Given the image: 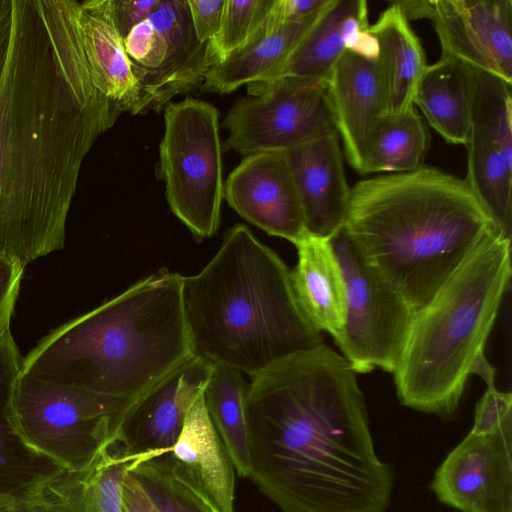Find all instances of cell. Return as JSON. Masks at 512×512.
Here are the masks:
<instances>
[{
	"label": "cell",
	"mask_w": 512,
	"mask_h": 512,
	"mask_svg": "<svg viewBox=\"0 0 512 512\" xmlns=\"http://www.w3.org/2000/svg\"><path fill=\"white\" fill-rule=\"evenodd\" d=\"M183 276L162 268L45 336L22 372L97 394L137 397L193 355Z\"/></svg>",
	"instance_id": "obj_5"
},
{
	"label": "cell",
	"mask_w": 512,
	"mask_h": 512,
	"mask_svg": "<svg viewBox=\"0 0 512 512\" xmlns=\"http://www.w3.org/2000/svg\"><path fill=\"white\" fill-rule=\"evenodd\" d=\"M78 25L95 87L121 114L133 115L144 71L125 51L123 38L112 18L110 0L79 1Z\"/></svg>",
	"instance_id": "obj_21"
},
{
	"label": "cell",
	"mask_w": 512,
	"mask_h": 512,
	"mask_svg": "<svg viewBox=\"0 0 512 512\" xmlns=\"http://www.w3.org/2000/svg\"><path fill=\"white\" fill-rule=\"evenodd\" d=\"M7 512H28V510L24 507L22 503H17L12 508H10Z\"/></svg>",
	"instance_id": "obj_42"
},
{
	"label": "cell",
	"mask_w": 512,
	"mask_h": 512,
	"mask_svg": "<svg viewBox=\"0 0 512 512\" xmlns=\"http://www.w3.org/2000/svg\"><path fill=\"white\" fill-rule=\"evenodd\" d=\"M330 240L347 287L345 324L334 341L357 374L393 373L415 311L364 262L343 228Z\"/></svg>",
	"instance_id": "obj_10"
},
{
	"label": "cell",
	"mask_w": 512,
	"mask_h": 512,
	"mask_svg": "<svg viewBox=\"0 0 512 512\" xmlns=\"http://www.w3.org/2000/svg\"><path fill=\"white\" fill-rule=\"evenodd\" d=\"M224 199L250 224L294 245L309 232L284 152L243 157L224 184Z\"/></svg>",
	"instance_id": "obj_13"
},
{
	"label": "cell",
	"mask_w": 512,
	"mask_h": 512,
	"mask_svg": "<svg viewBox=\"0 0 512 512\" xmlns=\"http://www.w3.org/2000/svg\"><path fill=\"white\" fill-rule=\"evenodd\" d=\"M413 104L447 142L464 145L469 132L466 63L441 56L427 65L416 84Z\"/></svg>",
	"instance_id": "obj_26"
},
{
	"label": "cell",
	"mask_w": 512,
	"mask_h": 512,
	"mask_svg": "<svg viewBox=\"0 0 512 512\" xmlns=\"http://www.w3.org/2000/svg\"><path fill=\"white\" fill-rule=\"evenodd\" d=\"M187 4L197 40L201 43L213 41L221 27L225 0H187Z\"/></svg>",
	"instance_id": "obj_36"
},
{
	"label": "cell",
	"mask_w": 512,
	"mask_h": 512,
	"mask_svg": "<svg viewBox=\"0 0 512 512\" xmlns=\"http://www.w3.org/2000/svg\"><path fill=\"white\" fill-rule=\"evenodd\" d=\"M342 228L415 312L499 232L465 179L425 165L357 182Z\"/></svg>",
	"instance_id": "obj_3"
},
{
	"label": "cell",
	"mask_w": 512,
	"mask_h": 512,
	"mask_svg": "<svg viewBox=\"0 0 512 512\" xmlns=\"http://www.w3.org/2000/svg\"><path fill=\"white\" fill-rule=\"evenodd\" d=\"M16 504H17V502H15L13 500L0 498V512H7L10 508H12Z\"/></svg>",
	"instance_id": "obj_41"
},
{
	"label": "cell",
	"mask_w": 512,
	"mask_h": 512,
	"mask_svg": "<svg viewBox=\"0 0 512 512\" xmlns=\"http://www.w3.org/2000/svg\"><path fill=\"white\" fill-rule=\"evenodd\" d=\"M511 279V239L483 240L414 317L393 371L402 405L447 421L484 349Z\"/></svg>",
	"instance_id": "obj_6"
},
{
	"label": "cell",
	"mask_w": 512,
	"mask_h": 512,
	"mask_svg": "<svg viewBox=\"0 0 512 512\" xmlns=\"http://www.w3.org/2000/svg\"><path fill=\"white\" fill-rule=\"evenodd\" d=\"M12 25L13 0H0V80L3 75L10 46Z\"/></svg>",
	"instance_id": "obj_40"
},
{
	"label": "cell",
	"mask_w": 512,
	"mask_h": 512,
	"mask_svg": "<svg viewBox=\"0 0 512 512\" xmlns=\"http://www.w3.org/2000/svg\"><path fill=\"white\" fill-rule=\"evenodd\" d=\"M123 41L127 55L137 66L156 70L162 65L167 43L164 35L149 19L135 25Z\"/></svg>",
	"instance_id": "obj_34"
},
{
	"label": "cell",
	"mask_w": 512,
	"mask_h": 512,
	"mask_svg": "<svg viewBox=\"0 0 512 512\" xmlns=\"http://www.w3.org/2000/svg\"><path fill=\"white\" fill-rule=\"evenodd\" d=\"M329 3L330 0L323 8L306 18L285 23L270 31L264 24L243 48L213 65L199 89L202 92L227 94L244 84L270 81Z\"/></svg>",
	"instance_id": "obj_24"
},
{
	"label": "cell",
	"mask_w": 512,
	"mask_h": 512,
	"mask_svg": "<svg viewBox=\"0 0 512 512\" xmlns=\"http://www.w3.org/2000/svg\"><path fill=\"white\" fill-rule=\"evenodd\" d=\"M441 56L512 83L511 0H429Z\"/></svg>",
	"instance_id": "obj_12"
},
{
	"label": "cell",
	"mask_w": 512,
	"mask_h": 512,
	"mask_svg": "<svg viewBox=\"0 0 512 512\" xmlns=\"http://www.w3.org/2000/svg\"><path fill=\"white\" fill-rule=\"evenodd\" d=\"M158 2L159 0H110L113 21L123 39L135 25L149 18Z\"/></svg>",
	"instance_id": "obj_37"
},
{
	"label": "cell",
	"mask_w": 512,
	"mask_h": 512,
	"mask_svg": "<svg viewBox=\"0 0 512 512\" xmlns=\"http://www.w3.org/2000/svg\"><path fill=\"white\" fill-rule=\"evenodd\" d=\"M77 0H13L0 80V256L64 247L84 158L121 114L94 85Z\"/></svg>",
	"instance_id": "obj_1"
},
{
	"label": "cell",
	"mask_w": 512,
	"mask_h": 512,
	"mask_svg": "<svg viewBox=\"0 0 512 512\" xmlns=\"http://www.w3.org/2000/svg\"><path fill=\"white\" fill-rule=\"evenodd\" d=\"M469 129L481 133L512 162V83L466 64Z\"/></svg>",
	"instance_id": "obj_30"
},
{
	"label": "cell",
	"mask_w": 512,
	"mask_h": 512,
	"mask_svg": "<svg viewBox=\"0 0 512 512\" xmlns=\"http://www.w3.org/2000/svg\"><path fill=\"white\" fill-rule=\"evenodd\" d=\"M357 375L323 343L248 383L249 478L282 512L388 509L395 474L376 453Z\"/></svg>",
	"instance_id": "obj_2"
},
{
	"label": "cell",
	"mask_w": 512,
	"mask_h": 512,
	"mask_svg": "<svg viewBox=\"0 0 512 512\" xmlns=\"http://www.w3.org/2000/svg\"><path fill=\"white\" fill-rule=\"evenodd\" d=\"M328 0H274L265 22L267 30L285 23L306 18L321 8Z\"/></svg>",
	"instance_id": "obj_38"
},
{
	"label": "cell",
	"mask_w": 512,
	"mask_h": 512,
	"mask_svg": "<svg viewBox=\"0 0 512 512\" xmlns=\"http://www.w3.org/2000/svg\"><path fill=\"white\" fill-rule=\"evenodd\" d=\"M274 0H225L221 27L209 42L217 63L243 48L264 26Z\"/></svg>",
	"instance_id": "obj_32"
},
{
	"label": "cell",
	"mask_w": 512,
	"mask_h": 512,
	"mask_svg": "<svg viewBox=\"0 0 512 512\" xmlns=\"http://www.w3.org/2000/svg\"><path fill=\"white\" fill-rule=\"evenodd\" d=\"M474 375L481 377L487 385L486 391L476 404L474 425L471 432L490 434L512 423V395L499 391L495 386V370L483 358L477 365Z\"/></svg>",
	"instance_id": "obj_33"
},
{
	"label": "cell",
	"mask_w": 512,
	"mask_h": 512,
	"mask_svg": "<svg viewBox=\"0 0 512 512\" xmlns=\"http://www.w3.org/2000/svg\"><path fill=\"white\" fill-rule=\"evenodd\" d=\"M326 91L345 156L362 174L374 133L386 115L376 58L345 51L326 81Z\"/></svg>",
	"instance_id": "obj_16"
},
{
	"label": "cell",
	"mask_w": 512,
	"mask_h": 512,
	"mask_svg": "<svg viewBox=\"0 0 512 512\" xmlns=\"http://www.w3.org/2000/svg\"><path fill=\"white\" fill-rule=\"evenodd\" d=\"M192 353L251 378L323 344L294 294L291 270L244 224L224 234L204 268L182 278Z\"/></svg>",
	"instance_id": "obj_4"
},
{
	"label": "cell",
	"mask_w": 512,
	"mask_h": 512,
	"mask_svg": "<svg viewBox=\"0 0 512 512\" xmlns=\"http://www.w3.org/2000/svg\"><path fill=\"white\" fill-rule=\"evenodd\" d=\"M130 471L159 512H217L173 470L166 453L140 459Z\"/></svg>",
	"instance_id": "obj_31"
},
{
	"label": "cell",
	"mask_w": 512,
	"mask_h": 512,
	"mask_svg": "<svg viewBox=\"0 0 512 512\" xmlns=\"http://www.w3.org/2000/svg\"><path fill=\"white\" fill-rule=\"evenodd\" d=\"M368 28V6L365 0H330L279 72L270 81L261 84L280 78L326 82L335 64L347 50L376 58V41Z\"/></svg>",
	"instance_id": "obj_19"
},
{
	"label": "cell",
	"mask_w": 512,
	"mask_h": 512,
	"mask_svg": "<svg viewBox=\"0 0 512 512\" xmlns=\"http://www.w3.org/2000/svg\"><path fill=\"white\" fill-rule=\"evenodd\" d=\"M173 470L217 512H235V468L206 408L203 392L166 453Z\"/></svg>",
	"instance_id": "obj_20"
},
{
	"label": "cell",
	"mask_w": 512,
	"mask_h": 512,
	"mask_svg": "<svg viewBox=\"0 0 512 512\" xmlns=\"http://www.w3.org/2000/svg\"><path fill=\"white\" fill-rule=\"evenodd\" d=\"M213 366L193 354L137 397L120 429V439L130 453L156 457L171 450Z\"/></svg>",
	"instance_id": "obj_14"
},
{
	"label": "cell",
	"mask_w": 512,
	"mask_h": 512,
	"mask_svg": "<svg viewBox=\"0 0 512 512\" xmlns=\"http://www.w3.org/2000/svg\"><path fill=\"white\" fill-rule=\"evenodd\" d=\"M465 181L506 238L512 235V162L481 133L469 129Z\"/></svg>",
	"instance_id": "obj_28"
},
{
	"label": "cell",
	"mask_w": 512,
	"mask_h": 512,
	"mask_svg": "<svg viewBox=\"0 0 512 512\" xmlns=\"http://www.w3.org/2000/svg\"><path fill=\"white\" fill-rule=\"evenodd\" d=\"M164 135L159 145L158 176L173 214L195 240L214 236L224 199L219 114L194 98L164 108Z\"/></svg>",
	"instance_id": "obj_8"
},
{
	"label": "cell",
	"mask_w": 512,
	"mask_h": 512,
	"mask_svg": "<svg viewBox=\"0 0 512 512\" xmlns=\"http://www.w3.org/2000/svg\"><path fill=\"white\" fill-rule=\"evenodd\" d=\"M430 490L460 512H512V423L469 432L436 469Z\"/></svg>",
	"instance_id": "obj_11"
},
{
	"label": "cell",
	"mask_w": 512,
	"mask_h": 512,
	"mask_svg": "<svg viewBox=\"0 0 512 512\" xmlns=\"http://www.w3.org/2000/svg\"><path fill=\"white\" fill-rule=\"evenodd\" d=\"M248 383L231 367L214 364L203 396L209 417L240 477L251 473L250 435L245 397Z\"/></svg>",
	"instance_id": "obj_27"
},
{
	"label": "cell",
	"mask_w": 512,
	"mask_h": 512,
	"mask_svg": "<svg viewBox=\"0 0 512 512\" xmlns=\"http://www.w3.org/2000/svg\"><path fill=\"white\" fill-rule=\"evenodd\" d=\"M429 146V131L415 107L385 115L374 133L362 174L418 170L424 166Z\"/></svg>",
	"instance_id": "obj_29"
},
{
	"label": "cell",
	"mask_w": 512,
	"mask_h": 512,
	"mask_svg": "<svg viewBox=\"0 0 512 512\" xmlns=\"http://www.w3.org/2000/svg\"><path fill=\"white\" fill-rule=\"evenodd\" d=\"M302 205L306 228L331 238L342 229L351 188L337 132L284 152Z\"/></svg>",
	"instance_id": "obj_17"
},
{
	"label": "cell",
	"mask_w": 512,
	"mask_h": 512,
	"mask_svg": "<svg viewBox=\"0 0 512 512\" xmlns=\"http://www.w3.org/2000/svg\"><path fill=\"white\" fill-rule=\"evenodd\" d=\"M130 468L125 472L122 480V512H159Z\"/></svg>",
	"instance_id": "obj_39"
},
{
	"label": "cell",
	"mask_w": 512,
	"mask_h": 512,
	"mask_svg": "<svg viewBox=\"0 0 512 512\" xmlns=\"http://www.w3.org/2000/svg\"><path fill=\"white\" fill-rule=\"evenodd\" d=\"M291 280L297 302L310 323L336 340L347 311L346 280L330 238L310 232L295 245Z\"/></svg>",
	"instance_id": "obj_23"
},
{
	"label": "cell",
	"mask_w": 512,
	"mask_h": 512,
	"mask_svg": "<svg viewBox=\"0 0 512 512\" xmlns=\"http://www.w3.org/2000/svg\"><path fill=\"white\" fill-rule=\"evenodd\" d=\"M24 269L18 260L0 256V336L10 330Z\"/></svg>",
	"instance_id": "obj_35"
},
{
	"label": "cell",
	"mask_w": 512,
	"mask_h": 512,
	"mask_svg": "<svg viewBox=\"0 0 512 512\" xmlns=\"http://www.w3.org/2000/svg\"><path fill=\"white\" fill-rule=\"evenodd\" d=\"M140 459L147 457L130 453L117 439L87 467L59 470L20 503L28 512H122L123 476Z\"/></svg>",
	"instance_id": "obj_18"
},
{
	"label": "cell",
	"mask_w": 512,
	"mask_h": 512,
	"mask_svg": "<svg viewBox=\"0 0 512 512\" xmlns=\"http://www.w3.org/2000/svg\"><path fill=\"white\" fill-rule=\"evenodd\" d=\"M377 45L376 62L383 89L386 115L412 108L416 84L426 68L421 42L397 2L369 25Z\"/></svg>",
	"instance_id": "obj_25"
},
{
	"label": "cell",
	"mask_w": 512,
	"mask_h": 512,
	"mask_svg": "<svg viewBox=\"0 0 512 512\" xmlns=\"http://www.w3.org/2000/svg\"><path fill=\"white\" fill-rule=\"evenodd\" d=\"M248 95L223 120L229 132L222 151L243 157L286 152L307 141L337 132L327 98L326 82L280 78L247 85Z\"/></svg>",
	"instance_id": "obj_9"
},
{
	"label": "cell",
	"mask_w": 512,
	"mask_h": 512,
	"mask_svg": "<svg viewBox=\"0 0 512 512\" xmlns=\"http://www.w3.org/2000/svg\"><path fill=\"white\" fill-rule=\"evenodd\" d=\"M148 19L164 35L167 50L158 69L143 68L133 115L164 110L176 95L199 88L216 63L209 43H201L195 36L187 0H159Z\"/></svg>",
	"instance_id": "obj_15"
},
{
	"label": "cell",
	"mask_w": 512,
	"mask_h": 512,
	"mask_svg": "<svg viewBox=\"0 0 512 512\" xmlns=\"http://www.w3.org/2000/svg\"><path fill=\"white\" fill-rule=\"evenodd\" d=\"M137 397L97 394L21 371L12 406L17 431L27 446L61 469L81 470L120 439L123 416Z\"/></svg>",
	"instance_id": "obj_7"
},
{
	"label": "cell",
	"mask_w": 512,
	"mask_h": 512,
	"mask_svg": "<svg viewBox=\"0 0 512 512\" xmlns=\"http://www.w3.org/2000/svg\"><path fill=\"white\" fill-rule=\"evenodd\" d=\"M22 362L23 358L8 330L0 336V498L18 503L61 470L27 446L17 431L12 401Z\"/></svg>",
	"instance_id": "obj_22"
}]
</instances>
